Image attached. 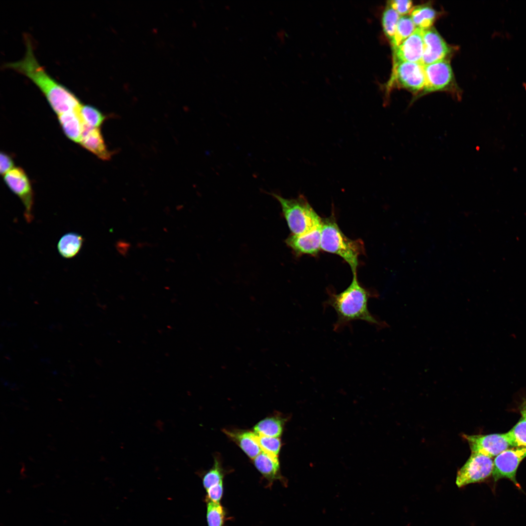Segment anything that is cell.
<instances>
[{"mask_svg": "<svg viewBox=\"0 0 526 526\" xmlns=\"http://www.w3.org/2000/svg\"><path fill=\"white\" fill-rule=\"evenodd\" d=\"M24 39L26 52L23 58L7 63L5 67L13 69L29 78L41 91L57 115L78 110L82 104L77 97L48 74L36 58L29 36L24 35Z\"/></svg>", "mask_w": 526, "mask_h": 526, "instance_id": "cell-1", "label": "cell"}, {"mask_svg": "<svg viewBox=\"0 0 526 526\" xmlns=\"http://www.w3.org/2000/svg\"><path fill=\"white\" fill-rule=\"evenodd\" d=\"M372 296L371 292L360 284L357 272L353 274L352 282L345 290L339 293L331 292L325 304L331 306L337 313L334 330H339L357 320L365 321L380 329L389 327L385 321H381L369 311L368 302Z\"/></svg>", "mask_w": 526, "mask_h": 526, "instance_id": "cell-2", "label": "cell"}, {"mask_svg": "<svg viewBox=\"0 0 526 526\" xmlns=\"http://www.w3.org/2000/svg\"><path fill=\"white\" fill-rule=\"evenodd\" d=\"M321 234V249L340 256L348 263L353 274L357 272L358 257L365 253L362 241L345 235L332 216L322 218Z\"/></svg>", "mask_w": 526, "mask_h": 526, "instance_id": "cell-3", "label": "cell"}, {"mask_svg": "<svg viewBox=\"0 0 526 526\" xmlns=\"http://www.w3.org/2000/svg\"><path fill=\"white\" fill-rule=\"evenodd\" d=\"M281 205L282 212L292 234L300 235L310 232L321 225L322 218L317 213L303 195L287 199L269 193Z\"/></svg>", "mask_w": 526, "mask_h": 526, "instance_id": "cell-4", "label": "cell"}, {"mask_svg": "<svg viewBox=\"0 0 526 526\" xmlns=\"http://www.w3.org/2000/svg\"><path fill=\"white\" fill-rule=\"evenodd\" d=\"M389 86L394 84L413 93L424 90L425 84L424 66L421 63L394 61Z\"/></svg>", "mask_w": 526, "mask_h": 526, "instance_id": "cell-5", "label": "cell"}, {"mask_svg": "<svg viewBox=\"0 0 526 526\" xmlns=\"http://www.w3.org/2000/svg\"><path fill=\"white\" fill-rule=\"evenodd\" d=\"M493 461L484 455L471 452L470 456L457 473L456 484L461 488L467 485L483 482L492 475Z\"/></svg>", "mask_w": 526, "mask_h": 526, "instance_id": "cell-6", "label": "cell"}, {"mask_svg": "<svg viewBox=\"0 0 526 526\" xmlns=\"http://www.w3.org/2000/svg\"><path fill=\"white\" fill-rule=\"evenodd\" d=\"M526 457V448L507 449L497 455L493 460L492 475L494 482L507 478L512 481L519 489L521 487L516 478L518 468Z\"/></svg>", "mask_w": 526, "mask_h": 526, "instance_id": "cell-7", "label": "cell"}, {"mask_svg": "<svg viewBox=\"0 0 526 526\" xmlns=\"http://www.w3.org/2000/svg\"><path fill=\"white\" fill-rule=\"evenodd\" d=\"M4 181L11 190L21 200L24 207L27 222L33 219L34 193L29 178L24 169L14 168L4 175Z\"/></svg>", "mask_w": 526, "mask_h": 526, "instance_id": "cell-8", "label": "cell"}, {"mask_svg": "<svg viewBox=\"0 0 526 526\" xmlns=\"http://www.w3.org/2000/svg\"><path fill=\"white\" fill-rule=\"evenodd\" d=\"M462 436L468 442L471 452L480 453L491 458L510 446L505 433L485 435L464 434Z\"/></svg>", "mask_w": 526, "mask_h": 526, "instance_id": "cell-9", "label": "cell"}, {"mask_svg": "<svg viewBox=\"0 0 526 526\" xmlns=\"http://www.w3.org/2000/svg\"><path fill=\"white\" fill-rule=\"evenodd\" d=\"M424 92L445 90L452 84L453 75L449 61L440 60L424 66Z\"/></svg>", "mask_w": 526, "mask_h": 526, "instance_id": "cell-10", "label": "cell"}, {"mask_svg": "<svg viewBox=\"0 0 526 526\" xmlns=\"http://www.w3.org/2000/svg\"><path fill=\"white\" fill-rule=\"evenodd\" d=\"M423 54L422 64L425 66L445 59L450 49L437 31L432 27L422 30Z\"/></svg>", "mask_w": 526, "mask_h": 526, "instance_id": "cell-11", "label": "cell"}, {"mask_svg": "<svg viewBox=\"0 0 526 526\" xmlns=\"http://www.w3.org/2000/svg\"><path fill=\"white\" fill-rule=\"evenodd\" d=\"M393 50L394 61L422 64L423 54L422 30L416 28L409 37Z\"/></svg>", "mask_w": 526, "mask_h": 526, "instance_id": "cell-12", "label": "cell"}, {"mask_svg": "<svg viewBox=\"0 0 526 526\" xmlns=\"http://www.w3.org/2000/svg\"><path fill=\"white\" fill-rule=\"evenodd\" d=\"M321 225L306 233L292 234L285 240L286 244L298 255H316L321 249Z\"/></svg>", "mask_w": 526, "mask_h": 526, "instance_id": "cell-13", "label": "cell"}, {"mask_svg": "<svg viewBox=\"0 0 526 526\" xmlns=\"http://www.w3.org/2000/svg\"><path fill=\"white\" fill-rule=\"evenodd\" d=\"M79 143L102 160H110L113 154V152L107 148L100 128H90L85 125Z\"/></svg>", "mask_w": 526, "mask_h": 526, "instance_id": "cell-14", "label": "cell"}, {"mask_svg": "<svg viewBox=\"0 0 526 526\" xmlns=\"http://www.w3.org/2000/svg\"><path fill=\"white\" fill-rule=\"evenodd\" d=\"M80 109V108H79ZM79 110L57 115L59 123L66 136L71 140L80 143L85 128Z\"/></svg>", "mask_w": 526, "mask_h": 526, "instance_id": "cell-15", "label": "cell"}, {"mask_svg": "<svg viewBox=\"0 0 526 526\" xmlns=\"http://www.w3.org/2000/svg\"><path fill=\"white\" fill-rule=\"evenodd\" d=\"M224 432L250 458H255L262 451L255 432L238 430H225Z\"/></svg>", "mask_w": 526, "mask_h": 526, "instance_id": "cell-16", "label": "cell"}, {"mask_svg": "<svg viewBox=\"0 0 526 526\" xmlns=\"http://www.w3.org/2000/svg\"><path fill=\"white\" fill-rule=\"evenodd\" d=\"M253 462L258 471L269 481L282 480L277 456L262 451L253 459Z\"/></svg>", "mask_w": 526, "mask_h": 526, "instance_id": "cell-17", "label": "cell"}, {"mask_svg": "<svg viewBox=\"0 0 526 526\" xmlns=\"http://www.w3.org/2000/svg\"><path fill=\"white\" fill-rule=\"evenodd\" d=\"M83 242V238L80 234L74 232L67 233L58 241L57 245L58 253L64 258H72L79 253Z\"/></svg>", "mask_w": 526, "mask_h": 526, "instance_id": "cell-18", "label": "cell"}, {"mask_svg": "<svg viewBox=\"0 0 526 526\" xmlns=\"http://www.w3.org/2000/svg\"><path fill=\"white\" fill-rule=\"evenodd\" d=\"M410 16L416 28L424 30L432 27L436 14L432 8L423 5L413 8Z\"/></svg>", "mask_w": 526, "mask_h": 526, "instance_id": "cell-19", "label": "cell"}, {"mask_svg": "<svg viewBox=\"0 0 526 526\" xmlns=\"http://www.w3.org/2000/svg\"><path fill=\"white\" fill-rule=\"evenodd\" d=\"M285 419L279 416L267 417L254 427L255 433L267 436L278 437L283 430Z\"/></svg>", "mask_w": 526, "mask_h": 526, "instance_id": "cell-20", "label": "cell"}, {"mask_svg": "<svg viewBox=\"0 0 526 526\" xmlns=\"http://www.w3.org/2000/svg\"><path fill=\"white\" fill-rule=\"evenodd\" d=\"M416 27L409 15L400 16L393 39L391 41L393 49L396 48L415 31Z\"/></svg>", "mask_w": 526, "mask_h": 526, "instance_id": "cell-21", "label": "cell"}, {"mask_svg": "<svg viewBox=\"0 0 526 526\" xmlns=\"http://www.w3.org/2000/svg\"><path fill=\"white\" fill-rule=\"evenodd\" d=\"M79 113L84 124L90 128H99L108 117L100 110L90 105L82 104Z\"/></svg>", "mask_w": 526, "mask_h": 526, "instance_id": "cell-22", "label": "cell"}, {"mask_svg": "<svg viewBox=\"0 0 526 526\" xmlns=\"http://www.w3.org/2000/svg\"><path fill=\"white\" fill-rule=\"evenodd\" d=\"M505 434L510 446L526 448V419L522 417Z\"/></svg>", "mask_w": 526, "mask_h": 526, "instance_id": "cell-23", "label": "cell"}, {"mask_svg": "<svg viewBox=\"0 0 526 526\" xmlns=\"http://www.w3.org/2000/svg\"><path fill=\"white\" fill-rule=\"evenodd\" d=\"M399 14L389 4L384 10L382 16V25L386 37L391 41L394 36Z\"/></svg>", "mask_w": 526, "mask_h": 526, "instance_id": "cell-24", "label": "cell"}, {"mask_svg": "<svg viewBox=\"0 0 526 526\" xmlns=\"http://www.w3.org/2000/svg\"><path fill=\"white\" fill-rule=\"evenodd\" d=\"M224 471L219 457H215L213 467L204 475L203 484L206 490L223 482Z\"/></svg>", "mask_w": 526, "mask_h": 526, "instance_id": "cell-25", "label": "cell"}, {"mask_svg": "<svg viewBox=\"0 0 526 526\" xmlns=\"http://www.w3.org/2000/svg\"><path fill=\"white\" fill-rule=\"evenodd\" d=\"M225 511L219 502L209 501L207 504L208 526H223Z\"/></svg>", "mask_w": 526, "mask_h": 526, "instance_id": "cell-26", "label": "cell"}, {"mask_svg": "<svg viewBox=\"0 0 526 526\" xmlns=\"http://www.w3.org/2000/svg\"><path fill=\"white\" fill-rule=\"evenodd\" d=\"M256 438L262 451L277 456L281 447V441L278 437L256 434Z\"/></svg>", "mask_w": 526, "mask_h": 526, "instance_id": "cell-27", "label": "cell"}, {"mask_svg": "<svg viewBox=\"0 0 526 526\" xmlns=\"http://www.w3.org/2000/svg\"><path fill=\"white\" fill-rule=\"evenodd\" d=\"M400 16L407 15L412 10L413 2L409 0H394L388 3Z\"/></svg>", "mask_w": 526, "mask_h": 526, "instance_id": "cell-28", "label": "cell"}, {"mask_svg": "<svg viewBox=\"0 0 526 526\" xmlns=\"http://www.w3.org/2000/svg\"><path fill=\"white\" fill-rule=\"evenodd\" d=\"M14 162L12 156L5 152L1 151L0 155V171L1 174L4 175L14 168Z\"/></svg>", "mask_w": 526, "mask_h": 526, "instance_id": "cell-29", "label": "cell"}, {"mask_svg": "<svg viewBox=\"0 0 526 526\" xmlns=\"http://www.w3.org/2000/svg\"><path fill=\"white\" fill-rule=\"evenodd\" d=\"M207 492L209 501L219 502L223 492V482L211 487L207 490Z\"/></svg>", "mask_w": 526, "mask_h": 526, "instance_id": "cell-30", "label": "cell"}, {"mask_svg": "<svg viewBox=\"0 0 526 526\" xmlns=\"http://www.w3.org/2000/svg\"><path fill=\"white\" fill-rule=\"evenodd\" d=\"M131 245L129 242L124 240H120L116 243L115 247L117 252L122 256H126L131 248Z\"/></svg>", "mask_w": 526, "mask_h": 526, "instance_id": "cell-31", "label": "cell"}, {"mask_svg": "<svg viewBox=\"0 0 526 526\" xmlns=\"http://www.w3.org/2000/svg\"><path fill=\"white\" fill-rule=\"evenodd\" d=\"M519 411L522 417L526 419V399L523 402L520 406Z\"/></svg>", "mask_w": 526, "mask_h": 526, "instance_id": "cell-32", "label": "cell"}]
</instances>
